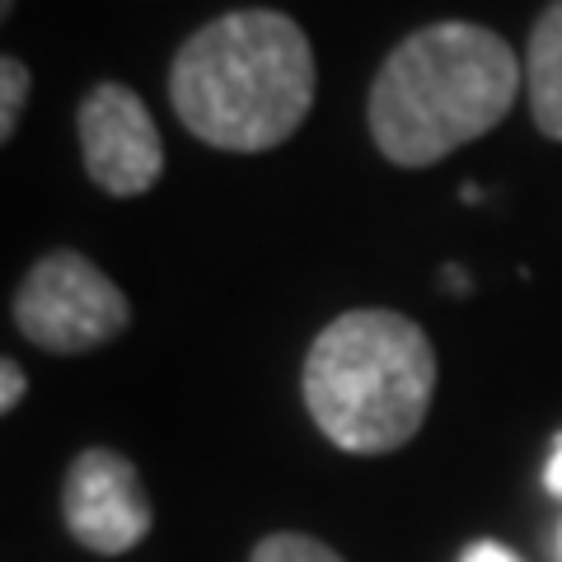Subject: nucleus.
<instances>
[{"label":"nucleus","mask_w":562,"mask_h":562,"mask_svg":"<svg viewBox=\"0 0 562 562\" xmlns=\"http://www.w3.org/2000/svg\"><path fill=\"white\" fill-rule=\"evenodd\" d=\"M314 47L281 10H231L202 24L169 66V103L216 150L258 155L301 132L314 109Z\"/></svg>","instance_id":"f257e3e1"},{"label":"nucleus","mask_w":562,"mask_h":562,"mask_svg":"<svg viewBox=\"0 0 562 562\" xmlns=\"http://www.w3.org/2000/svg\"><path fill=\"white\" fill-rule=\"evenodd\" d=\"M525 66L502 33L469 20L413 29L366 99V122L380 155L398 169H427L512 113Z\"/></svg>","instance_id":"f03ea898"},{"label":"nucleus","mask_w":562,"mask_h":562,"mask_svg":"<svg viewBox=\"0 0 562 562\" xmlns=\"http://www.w3.org/2000/svg\"><path fill=\"white\" fill-rule=\"evenodd\" d=\"M436 394V351L398 310L338 314L305 357V408L347 454H390L422 431Z\"/></svg>","instance_id":"7ed1b4c3"},{"label":"nucleus","mask_w":562,"mask_h":562,"mask_svg":"<svg viewBox=\"0 0 562 562\" xmlns=\"http://www.w3.org/2000/svg\"><path fill=\"white\" fill-rule=\"evenodd\" d=\"M14 328L52 357H80L113 342L132 324V305L117 281L76 249H52L14 291Z\"/></svg>","instance_id":"20e7f679"},{"label":"nucleus","mask_w":562,"mask_h":562,"mask_svg":"<svg viewBox=\"0 0 562 562\" xmlns=\"http://www.w3.org/2000/svg\"><path fill=\"white\" fill-rule=\"evenodd\" d=\"M61 520L80 549H90L99 558H117V553H132L150 535L155 506L127 454L94 446V450H80L66 469Z\"/></svg>","instance_id":"39448f33"},{"label":"nucleus","mask_w":562,"mask_h":562,"mask_svg":"<svg viewBox=\"0 0 562 562\" xmlns=\"http://www.w3.org/2000/svg\"><path fill=\"white\" fill-rule=\"evenodd\" d=\"M80 155L90 183L113 198H140L160 183L165 173V140L150 109L127 85L103 80L80 99L76 113Z\"/></svg>","instance_id":"423d86ee"},{"label":"nucleus","mask_w":562,"mask_h":562,"mask_svg":"<svg viewBox=\"0 0 562 562\" xmlns=\"http://www.w3.org/2000/svg\"><path fill=\"white\" fill-rule=\"evenodd\" d=\"M525 94H530L535 127L562 140V0H553L539 14L530 33V52H525Z\"/></svg>","instance_id":"0eeeda50"},{"label":"nucleus","mask_w":562,"mask_h":562,"mask_svg":"<svg viewBox=\"0 0 562 562\" xmlns=\"http://www.w3.org/2000/svg\"><path fill=\"white\" fill-rule=\"evenodd\" d=\"M249 562H347L338 549H328L324 539L314 535H295V530H281L254 543Z\"/></svg>","instance_id":"6e6552de"},{"label":"nucleus","mask_w":562,"mask_h":562,"mask_svg":"<svg viewBox=\"0 0 562 562\" xmlns=\"http://www.w3.org/2000/svg\"><path fill=\"white\" fill-rule=\"evenodd\" d=\"M29 85H33V76H29V66L20 57L0 61V140H14V132H20Z\"/></svg>","instance_id":"1a4fd4ad"},{"label":"nucleus","mask_w":562,"mask_h":562,"mask_svg":"<svg viewBox=\"0 0 562 562\" xmlns=\"http://www.w3.org/2000/svg\"><path fill=\"white\" fill-rule=\"evenodd\" d=\"M20 398H24V371H20V361H0V413H14L20 408Z\"/></svg>","instance_id":"9d476101"},{"label":"nucleus","mask_w":562,"mask_h":562,"mask_svg":"<svg viewBox=\"0 0 562 562\" xmlns=\"http://www.w3.org/2000/svg\"><path fill=\"white\" fill-rule=\"evenodd\" d=\"M464 562H520V558L512 549H502V543L479 539V543H469V549H464Z\"/></svg>","instance_id":"9b49d317"},{"label":"nucleus","mask_w":562,"mask_h":562,"mask_svg":"<svg viewBox=\"0 0 562 562\" xmlns=\"http://www.w3.org/2000/svg\"><path fill=\"white\" fill-rule=\"evenodd\" d=\"M543 487H549L553 497L562 502V436H558V446L549 454V464H543Z\"/></svg>","instance_id":"f8f14e48"},{"label":"nucleus","mask_w":562,"mask_h":562,"mask_svg":"<svg viewBox=\"0 0 562 562\" xmlns=\"http://www.w3.org/2000/svg\"><path fill=\"white\" fill-rule=\"evenodd\" d=\"M0 10H5V14H10V10H14V0H0Z\"/></svg>","instance_id":"ddd939ff"}]
</instances>
